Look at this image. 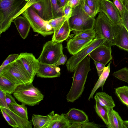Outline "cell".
<instances>
[{
  "mask_svg": "<svg viewBox=\"0 0 128 128\" xmlns=\"http://www.w3.org/2000/svg\"><path fill=\"white\" fill-rule=\"evenodd\" d=\"M73 31L75 34V36L72 38L73 40L85 39L90 38H95L96 33L94 29L81 31Z\"/></svg>",
  "mask_w": 128,
  "mask_h": 128,
  "instance_id": "f546056e",
  "label": "cell"
},
{
  "mask_svg": "<svg viewBox=\"0 0 128 128\" xmlns=\"http://www.w3.org/2000/svg\"><path fill=\"white\" fill-rule=\"evenodd\" d=\"M48 114L50 120L47 128H68L70 124L65 114L62 113L60 114L55 113L52 110Z\"/></svg>",
  "mask_w": 128,
  "mask_h": 128,
  "instance_id": "2e32d148",
  "label": "cell"
},
{
  "mask_svg": "<svg viewBox=\"0 0 128 128\" xmlns=\"http://www.w3.org/2000/svg\"><path fill=\"white\" fill-rule=\"evenodd\" d=\"M124 5V4H126L128 5V0H119Z\"/></svg>",
  "mask_w": 128,
  "mask_h": 128,
  "instance_id": "c3c4849f",
  "label": "cell"
},
{
  "mask_svg": "<svg viewBox=\"0 0 128 128\" xmlns=\"http://www.w3.org/2000/svg\"><path fill=\"white\" fill-rule=\"evenodd\" d=\"M5 100L6 105L8 108L11 104L16 103L14 98L11 95V94L6 93Z\"/></svg>",
  "mask_w": 128,
  "mask_h": 128,
  "instance_id": "b9f144b4",
  "label": "cell"
},
{
  "mask_svg": "<svg viewBox=\"0 0 128 128\" xmlns=\"http://www.w3.org/2000/svg\"><path fill=\"white\" fill-rule=\"evenodd\" d=\"M104 12L114 24L122 22L120 14L113 3L109 0H100L99 12Z\"/></svg>",
  "mask_w": 128,
  "mask_h": 128,
  "instance_id": "8fae6325",
  "label": "cell"
},
{
  "mask_svg": "<svg viewBox=\"0 0 128 128\" xmlns=\"http://www.w3.org/2000/svg\"><path fill=\"white\" fill-rule=\"evenodd\" d=\"M124 5L125 8L128 11V5L126 4H124Z\"/></svg>",
  "mask_w": 128,
  "mask_h": 128,
  "instance_id": "f907efd6",
  "label": "cell"
},
{
  "mask_svg": "<svg viewBox=\"0 0 128 128\" xmlns=\"http://www.w3.org/2000/svg\"><path fill=\"white\" fill-rule=\"evenodd\" d=\"M70 32L68 20H66L60 28L54 31L52 40L55 43L62 42L67 39Z\"/></svg>",
  "mask_w": 128,
  "mask_h": 128,
  "instance_id": "ffe728a7",
  "label": "cell"
},
{
  "mask_svg": "<svg viewBox=\"0 0 128 128\" xmlns=\"http://www.w3.org/2000/svg\"><path fill=\"white\" fill-rule=\"evenodd\" d=\"M6 93L0 90V106L8 107L6 105L5 100Z\"/></svg>",
  "mask_w": 128,
  "mask_h": 128,
  "instance_id": "7bdbcfd3",
  "label": "cell"
},
{
  "mask_svg": "<svg viewBox=\"0 0 128 128\" xmlns=\"http://www.w3.org/2000/svg\"><path fill=\"white\" fill-rule=\"evenodd\" d=\"M88 6L97 14L99 12L100 0H84Z\"/></svg>",
  "mask_w": 128,
  "mask_h": 128,
  "instance_id": "836d02e7",
  "label": "cell"
},
{
  "mask_svg": "<svg viewBox=\"0 0 128 128\" xmlns=\"http://www.w3.org/2000/svg\"><path fill=\"white\" fill-rule=\"evenodd\" d=\"M30 0H0V34L27 8Z\"/></svg>",
  "mask_w": 128,
  "mask_h": 128,
  "instance_id": "6da1fadb",
  "label": "cell"
},
{
  "mask_svg": "<svg viewBox=\"0 0 128 128\" xmlns=\"http://www.w3.org/2000/svg\"><path fill=\"white\" fill-rule=\"evenodd\" d=\"M22 14L29 21L34 32L44 37L54 34V30L48 21L43 19L31 7L27 8Z\"/></svg>",
  "mask_w": 128,
  "mask_h": 128,
  "instance_id": "ba28073f",
  "label": "cell"
},
{
  "mask_svg": "<svg viewBox=\"0 0 128 128\" xmlns=\"http://www.w3.org/2000/svg\"><path fill=\"white\" fill-rule=\"evenodd\" d=\"M22 62L26 70L33 78L38 70L40 62L32 53H21L18 58Z\"/></svg>",
  "mask_w": 128,
  "mask_h": 128,
  "instance_id": "7c38bea8",
  "label": "cell"
},
{
  "mask_svg": "<svg viewBox=\"0 0 128 128\" xmlns=\"http://www.w3.org/2000/svg\"><path fill=\"white\" fill-rule=\"evenodd\" d=\"M13 94L18 101L29 106H34L38 104L44 97L43 94L34 86L32 83L19 85Z\"/></svg>",
  "mask_w": 128,
  "mask_h": 128,
  "instance_id": "5b68a950",
  "label": "cell"
},
{
  "mask_svg": "<svg viewBox=\"0 0 128 128\" xmlns=\"http://www.w3.org/2000/svg\"><path fill=\"white\" fill-rule=\"evenodd\" d=\"M82 0H68L66 4L70 6L72 8H75L78 6Z\"/></svg>",
  "mask_w": 128,
  "mask_h": 128,
  "instance_id": "ee69618b",
  "label": "cell"
},
{
  "mask_svg": "<svg viewBox=\"0 0 128 128\" xmlns=\"http://www.w3.org/2000/svg\"><path fill=\"white\" fill-rule=\"evenodd\" d=\"M19 54H10L3 62L0 67V72L6 66L18 58Z\"/></svg>",
  "mask_w": 128,
  "mask_h": 128,
  "instance_id": "e575fe53",
  "label": "cell"
},
{
  "mask_svg": "<svg viewBox=\"0 0 128 128\" xmlns=\"http://www.w3.org/2000/svg\"><path fill=\"white\" fill-rule=\"evenodd\" d=\"M80 4L83 10L87 14L91 17L95 18L96 14L86 4L84 0H82Z\"/></svg>",
  "mask_w": 128,
  "mask_h": 128,
  "instance_id": "d590c367",
  "label": "cell"
},
{
  "mask_svg": "<svg viewBox=\"0 0 128 128\" xmlns=\"http://www.w3.org/2000/svg\"><path fill=\"white\" fill-rule=\"evenodd\" d=\"M25 105L22 104L20 105L14 103L11 104L8 108L19 116L28 120L27 108Z\"/></svg>",
  "mask_w": 128,
  "mask_h": 128,
  "instance_id": "4316f807",
  "label": "cell"
},
{
  "mask_svg": "<svg viewBox=\"0 0 128 128\" xmlns=\"http://www.w3.org/2000/svg\"><path fill=\"white\" fill-rule=\"evenodd\" d=\"M114 45L128 52V31L122 23L116 25Z\"/></svg>",
  "mask_w": 128,
  "mask_h": 128,
  "instance_id": "5bb4252c",
  "label": "cell"
},
{
  "mask_svg": "<svg viewBox=\"0 0 128 128\" xmlns=\"http://www.w3.org/2000/svg\"><path fill=\"white\" fill-rule=\"evenodd\" d=\"M116 25L104 12H99L95 19L93 28L95 38H104L106 40L105 44L110 47L114 45Z\"/></svg>",
  "mask_w": 128,
  "mask_h": 128,
  "instance_id": "277c9868",
  "label": "cell"
},
{
  "mask_svg": "<svg viewBox=\"0 0 128 128\" xmlns=\"http://www.w3.org/2000/svg\"><path fill=\"white\" fill-rule=\"evenodd\" d=\"M68 0H57V2L60 7L62 8L67 4Z\"/></svg>",
  "mask_w": 128,
  "mask_h": 128,
  "instance_id": "7dc6e473",
  "label": "cell"
},
{
  "mask_svg": "<svg viewBox=\"0 0 128 128\" xmlns=\"http://www.w3.org/2000/svg\"><path fill=\"white\" fill-rule=\"evenodd\" d=\"M65 115L70 123L82 124L89 121L86 114L83 111L76 108H71Z\"/></svg>",
  "mask_w": 128,
  "mask_h": 128,
  "instance_id": "ac0fdd59",
  "label": "cell"
},
{
  "mask_svg": "<svg viewBox=\"0 0 128 128\" xmlns=\"http://www.w3.org/2000/svg\"><path fill=\"white\" fill-rule=\"evenodd\" d=\"M91 70L90 60L86 56L79 63L74 70L71 87L66 96L68 102H73L82 94L88 73Z\"/></svg>",
  "mask_w": 128,
  "mask_h": 128,
  "instance_id": "7a4b0ae2",
  "label": "cell"
},
{
  "mask_svg": "<svg viewBox=\"0 0 128 128\" xmlns=\"http://www.w3.org/2000/svg\"><path fill=\"white\" fill-rule=\"evenodd\" d=\"M50 120V118L48 114L46 116L34 114L31 121L34 128H47Z\"/></svg>",
  "mask_w": 128,
  "mask_h": 128,
  "instance_id": "cb8c5ba5",
  "label": "cell"
},
{
  "mask_svg": "<svg viewBox=\"0 0 128 128\" xmlns=\"http://www.w3.org/2000/svg\"><path fill=\"white\" fill-rule=\"evenodd\" d=\"M113 2L118 10L121 18L125 11L124 5L119 0H113Z\"/></svg>",
  "mask_w": 128,
  "mask_h": 128,
  "instance_id": "8d00e7d4",
  "label": "cell"
},
{
  "mask_svg": "<svg viewBox=\"0 0 128 128\" xmlns=\"http://www.w3.org/2000/svg\"><path fill=\"white\" fill-rule=\"evenodd\" d=\"M0 75L19 85L32 83L34 79L25 69L22 62L18 58L6 66Z\"/></svg>",
  "mask_w": 128,
  "mask_h": 128,
  "instance_id": "3957f363",
  "label": "cell"
},
{
  "mask_svg": "<svg viewBox=\"0 0 128 128\" xmlns=\"http://www.w3.org/2000/svg\"><path fill=\"white\" fill-rule=\"evenodd\" d=\"M94 62L96 67L98 76L99 77L102 72L105 65L102 63L96 61H94Z\"/></svg>",
  "mask_w": 128,
  "mask_h": 128,
  "instance_id": "60d3db41",
  "label": "cell"
},
{
  "mask_svg": "<svg viewBox=\"0 0 128 128\" xmlns=\"http://www.w3.org/2000/svg\"><path fill=\"white\" fill-rule=\"evenodd\" d=\"M112 75L119 80L128 83V68H123L114 72Z\"/></svg>",
  "mask_w": 128,
  "mask_h": 128,
  "instance_id": "1f68e13d",
  "label": "cell"
},
{
  "mask_svg": "<svg viewBox=\"0 0 128 128\" xmlns=\"http://www.w3.org/2000/svg\"><path fill=\"white\" fill-rule=\"evenodd\" d=\"M122 18V23L128 31V11L125 8V11Z\"/></svg>",
  "mask_w": 128,
  "mask_h": 128,
  "instance_id": "f35d334b",
  "label": "cell"
},
{
  "mask_svg": "<svg viewBox=\"0 0 128 128\" xmlns=\"http://www.w3.org/2000/svg\"><path fill=\"white\" fill-rule=\"evenodd\" d=\"M111 47L105 44L101 45L92 51L89 56L94 61L106 65L112 59Z\"/></svg>",
  "mask_w": 128,
  "mask_h": 128,
  "instance_id": "4fadbf2b",
  "label": "cell"
},
{
  "mask_svg": "<svg viewBox=\"0 0 128 128\" xmlns=\"http://www.w3.org/2000/svg\"><path fill=\"white\" fill-rule=\"evenodd\" d=\"M19 85L0 75V90L5 93L11 94H13Z\"/></svg>",
  "mask_w": 128,
  "mask_h": 128,
  "instance_id": "484cf974",
  "label": "cell"
},
{
  "mask_svg": "<svg viewBox=\"0 0 128 128\" xmlns=\"http://www.w3.org/2000/svg\"><path fill=\"white\" fill-rule=\"evenodd\" d=\"M108 119V128H127L118 112L113 108H107Z\"/></svg>",
  "mask_w": 128,
  "mask_h": 128,
  "instance_id": "d6986e66",
  "label": "cell"
},
{
  "mask_svg": "<svg viewBox=\"0 0 128 128\" xmlns=\"http://www.w3.org/2000/svg\"><path fill=\"white\" fill-rule=\"evenodd\" d=\"M63 53L62 42L55 43L52 40L44 45L38 59L42 63L55 64Z\"/></svg>",
  "mask_w": 128,
  "mask_h": 128,
  "instance_id": "9c48e42d",
  "label": "cell"
},
{
  "mask_svg": "<svg viewBox=\"0 0 128 128\" xmlns=\"http://www.w3.org/2000/svg\"><path fill=\"white\" fill-rule=\"evenodd\" d=\"M124 124L127 128H128V120H124Z\"/></svg>",
  "mask_w": 128,
  "mask_h": 128,
  "instance_id": "681fc988",
  "label": "cell"
},
{
  "mask_svg": "<svg viewBox=\"0 0 128 128\" xmlns=\"http://www.w3.org/2000/svg\"><path fill=\"white\" fill-rule=\"evenodd\" d=\"M106 40L104 38H94L89 44L76 54L73 55L67 60L66 66L69 72H72L79 63L95 48L105 44Z\"/></svg>",
  "mask_w": 128,
  "mask_h": 128,
  "instance_id": "30bf717a",
  "label": "cell"
},
{
  "mask_svg": "<svg viewBox=\"0 0 128 128\" xmlns=\"http://www.w3.org/2000/svg\"><path fill=\"white\" fill-rule=\"evenodd\" d=\"M62 10L64 16L68 20L71 17L73 11L72 8L70 6L66 4L63 8Z\"/></svg>",
  "mask_w": 128,
  "mask_h": 128,
  "instance_id": "74e56055",
  "label": "cell"
},
{
  "mask_svg": "<svg viewBox=\"0 0 128 128\" xmlns=\"http://www.w3.org/2000/svg\"><path fill=\"white\" fill-rule=\"evenodd\" d=\"M66 20H68L63 16L52 19L48 22L54 31L60 28Z\"/></svg>",
  "mask_w": 128,
  "mask_h": 128,
  "instance_id": "4dcf8cb0",
  "label": "cell"
},
{
  "mask_svg": "<svg viewBox=\"0 0 128 128\" xmlns=\"http://www.w3.org/2000/svg\"><path fill=\"white\" fill-rule=\"evenodd\" d=\"M94 38H90L86 39L79 40L71 38L68 41L66 48L70 54L74 55L89 44Z\"/></svg>",
  "mask_w": 128,
  "mask_h": 128,
  "instance_id": "e0dca14e",
  "label": "cell"
},
{
  "mask_svg": "<svg viewBox=\"0 0 128 128\" xmlns=\"http://www.w3.org/2000/svg\"><path fill=\"white\" fill-rule=\"evenodd\" d=\"M13 22L21 37L25 39L27 37L31 27L29 21L24 16H20L15 19Z\"/></svg>",
  "mask_w": 128,
  "mask_h": 128,
  "instance_id": "44dd1931",
  "label": "cell"
},
{
  "mask_svg": "<svg viewBox=\"0 0 128 128\" xmlns=\"http://www.w3.org/2000/svg\"><path fill=\"white\" fill-rule=\"evenodd\" d=\"M114 92L120 100L128 108V86H124L114 88Z\"/></svg>",
  "mask_w": 128,
  "mask_h": 128,
  "instance_id": "83f0119b",
  "label": "cell"
},
{
  "mask_svg": "<svg viewBox=\"0 0 128 128\" xmlns=\"http://www.w3.org/2000/svg\"><path fill=\"white\" fill-rule=\"evenodd\" d=\"M2 107L14 120L18 125V128H32V124L28 120L19 116L11 110L8 107Z\"/></svg>",
  "mask_w": 128,
  "mask_h": 128,
  "instance_id": "d4e9b609",
  "label": "cell"
},
{
  "mask_svg": "<svg viewBox=\"0 0 128 128\" xmlns=\"http://www.w3.org/2000/svg\"><path fill=\"white\" fill-rule=\"evenodd\" d=\"M94 98L96 101L98 102L101 105L106 108H113L115 106L112 97L105 92H96Z\"/></svg>",
  "mask_w": 128,
  "mask_h": 128,
  "instance_id": "7402d4cb",
  "label": "cell"
},
{
  "mask_svg": "<svg viewBox=\"0 0 128 128\" xmlns=\"http://www.w3.org/2000/svg\"><path fill=\"white\" fill-rule=\"evenodd\" d=\"M72 9L71 16L68 20L71 31H81L93 29L95 19L90 16L84 10L80 4Z\"/></svg>",
  "mask_w": 128,
  "mask_h": 128,
  "instance_id": "52a82bcc",
  "label": "cell"
},
{
  "mask_svg": "<svg viewBox=\"0 0 128 128\" xmlns=\"http://www.w3.org/2000/svg\"><path fill=\"white\" fill-rule=\"evenodd\" d=\"M94 108L97 114L107 126L108 124V119L107 108L101 105L96 101Z\"/></svg>",
  "mask_w": 128,
  "mask_h": 128,
  "instance_id": "f1b7e54d",
  "label": "cell"
},
{
  "mask_svg": "<svg viewBox=\"0 0 128 128\" xmlns=\"http://www.w3.org/2000/svg\"><path fill=\"white\" fill-rule=\"evenodd\" d=\"M82 124L75 123H70L68 128H82Z\"/></svg>",
  "mask_w": 128,
  "mask_h": 128,
  "instance_id": "bcb514c9",
  "label": "cell"
},
{
  "mask_svg": "<svg viewBox=\"0 0 128 128\" xmlns=\"http://www.w3.org/2000/svg\"><path fill=\"white\" fill-rule=\"evenodd\" d=\"M30 6L46 21L64 16L62 8L59 6L57 0H36Z\"/></svg>",
  "mask_w": 128,
  "mask_h": 128,
  "instance_id": "8992f818",
  "label": "cell"
},
{
  "mask_svg": "<svg viewBox=\"0 0 128 128\" xmlns=\"http://www.w3.org/2000/svg\"><path fill=\"white\" fill-rule=\"evenodd\" d=\"M101 125L95 123L94 122H87L82 124V128H99Z\"/></svg>",
  "mask_w": 128,
  "mask_h": 128,
  "instance_id": "ab89813d",
  "label": "cell"
},
{
  "mask_svg": "<svg viewBox=\"0 0 128 128\" xmlns=\"http://www.w3.org/2000/svg\"><path fill=\"white\" fill-rule=\"evenodd\" d=\"M111 62L112 61H111L108 66L104 67L102 72L99 77L98 80L91 92L88 98V100L92 99L94 94L98 88L101 87L102 90L104 85L110 73V66Z\"/></svg>",
  "mask_w": 128,
  "mask_h": 128,
  "instance_id": "603a6c76",
  "label": "cell"
},
{
  "mask_svg": "<svg viewBox=\"0 0 128 128\" xmlns=\"http://www.w3.org/2000/svg\"><path fill=\"white\" fill-rule=\"evenodd\" d=\"M67 60V56L63 53L55 65L58 66L61 65L65 64Z\"/></svg>",
  "mask_w": 128,
  "mask_h": 128,
  "instance_id": "f6af8a7d",
  "label": "cell"
},
{
  "mask_svg": "<svg viewBox=\"0 0 128 128\" xmlns=\"http://www.w3.org/2000/svg\"><path fill=\"white\" fill-rule=\"evenodd\" d=\"M60 68L55 64H49L40 62L39 67L36 75L38 77L53 78L60 75Z\"/></svg>",
  "mask_w": 128,
  "mask_h": 128,
  "instance_id": "9a60e30c",
  "label": "cell"
},
{
  "mask_svg": "<svg viewBox=\"0 0 128 128\" xmlns=\"http://www.w3.org/2000/svg\"><path fill=\"white\" fill-rule=\"evenodd\" d=\"M1 112L4 118L8 124L14 128H18V125L12 117L2 107H0Z\"/></svg>",
  "mask_w": 128,
  "mask_h": 128,
  "instance_id": "d6a6232c",
  "label": "cell"
}]
</instances>
